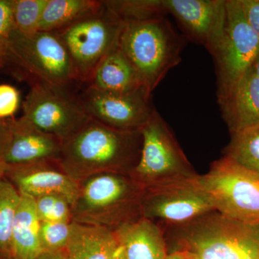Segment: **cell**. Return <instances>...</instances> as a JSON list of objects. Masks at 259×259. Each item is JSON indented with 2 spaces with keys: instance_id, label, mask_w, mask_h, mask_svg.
<instances>
[{
  "instance_id": "obj_1",
  "label": "cell",
  "mask_w": 259,
  "mask_h": 259,
  "mask_svg": "<svg viewBox=\"0 0 259 259\" xmlns=\"http://www.w3.org/2000/svg\"><path fill=\"white\" fill-rule=\"evenodd\" d=\"M143 138L140 131H120L90 119L62 141L61 166L79 182L94 175H130L139 163Z\"/></svg>"
},
{
  "instance_id": "obj_2",
  "label": "cell",
  "mask_w": 259,
  "mask_h": 259,
  "mask_svg": "<svg viewBox=\"0 0 259 259\" xmlns=\"http://www.w3.org/2000/svg\"><path fill=\"white\" fill-rule=\"evenodd\" d=\"M162 228L167 247L187 259H259V223L240 222L214 211L183 226Z\"/></svg>"
},
{
  "instance_id": "obj_3",
  "label": "cell",
  "mask_w": 259,
  "mask_h": 259,
  "mask_svg": "<svg viewBox=\"0 0 259 259\" xmlns=\"http://www.w3.org/2000/svg\"><path fill=\"white\" fill-rule=\"evenodd\" d=\"M118 45L141 84L152 94L170 70L180 64L184 40L166 15L122 24Z\"/></svg>"
},
{
  "instance_id": "obj_4",
  "label": "cell",
  "mask_w": 259,
  "mask_h": 259,
  "mask_svg": "<svg viewBox=\"0 0 259 259\" xmlns=\"http://www.w3.org/2000/svg\"><path fill=\"white\" fill-rule=\"evenodd\" d=\"M144 191L129 175L105 173L79 182L71 206L72 222L115 231L139 219Z\"/></svg>"
},
{
  "instance_id": "obj_5",
  "label": "cell",
  "mask_w": 259,
  "mask_h": 259,
  "mask_svg": "<svg viewBox=\"0 0 259 259\" xmlns=\"http://www.w3.org/2000/svg\"><path fill=\"white\" fill-rule=\"evenodd\" d=\"M3 69L30 86L39 83L74 91L79 87L69 52L54 32L24 35L13 30Z\"/></svg>"
},
{
  "instance_id": "obj_6",
  "label": "cell",
  "mask_w": 259,
  "mask_h": 259,
  "mask_svg": "<svg viewBox=\"0 0 259 259\" xmlns=\"http://www.w3.org/2000/svg\"><path fill=\"white\" fill-rule=\"evenodd\" d=\"M141 131V156L129 176L141 190H153L198 178L199 175L156 109Z\"/></svg>"
},
{
  "instance_id": "obj_7",
  "label": "cell",
  "mask_w": 259,
  "mask_h": 259,
  "mask_svg": "<svg viewBox=\"0 0 259 259\" xmlns=\"http://www.w3.org/2000/svg\"><path fill=\"white\" fill-rule=\"evenodd\" d=\"M199 183L215 211L245 223H259V175L223 156L211 165Z\"/></svg>"
},
{
  "instance_id": "obj_8",
  "label": "cell",
  "mask_w": 259,
  "mask_h": 259,
  "mask_svg": "<svg viewBox=\"0 0 259 259\" xmlns=\"http://www.w3.org/2000/svg\"><path fill=\"white\" fill-rule=\"evenodd\" d=\"M122 22L105 8L66 28L54 32L67 49L75 79L83 85L118 41Z\"/></svg>"
},
{
  "instance_id": "obj_9",
  "label": "cell",
  "mask_w": 259,
  "mask_h": 259,
  "mask_svg": "<svg viewBox=\"0 0 259 259\" xmlns=\"http://www.w3.org/2000/svg\"><path fill=\"white\" fill-rule=\"evenodd\" d=\"M258 55V35L247 22L240 0H226L224 37L213 57L217 74L218 100L231 91Z\"/></svg>"
},
{
  "instance_id": "obj_10",
  "label": "cell",
  "mask_w": 259,
  "mask_h": 259,
  "mask_svg": "<svg viewBox=\"0 0 259 259\" xmlns=\"http://www.w3.org/2000/svg\"><path fill=\"white\" fill-rule=\"evenodd\" d=\"M76 91L32 85L23 103V116L39 129L64 141L91 119L78 101Z\"/></svg>"
},
{
  "instance_id": "obj_11",
  "label": "cell",
  "mask_w": 259,
  "mask_h": 259,
  "mask_svg": "<svg viewBox=\"0 0 259 259\" xmlns=\"http://www.w3.org/2000/svg\"><path fill=\"white\" fill-rule=\"evenodd\" d=\"M90 118L120 131H140L156 110L144 88L128 93H107L81 85L76 91Z\"/></svg>"
},
{
  "instance_id": "obj_12",
  "label": "cell",
  "mask_w": 259,
  "mask_h": 259,
  "mask_svg": "<svg viewBox=\"0 0 259 259\" xmlns=\"http://www.w3.org/2000/svg\"><path fill=\"white\" fill-rule=\"evenodd\" d=\"M199 178L144 191L141 216L161 227L183 226L215 211Z\"/></svg>"
},
{
  "instance_id": "obj_13",
  "label": "cell",
  "mask_w": 259,
  "mask_h": 259,
  "mask_svg": "<svg viewBox=\"0 0 259 259\" xmlns=\"http://www.w3.org/2000/svg\"><path fill=\"white\" fill-rule=\"evenodd\" d=\"M165 14L175 18L184 33L214 57L226 26V0H161Z\"/></svg>"
},
{
  "instance_id": "obj_14",
  "label": "cell",
  "mask_w": 259,
  "mask_h": 259,
  "mask_svg": "<svg viewBox=\"0 0 259 259\" xmlns=\"http://www.w3.org/2000/svg\"><path fill=\"white\" fill-rule=\"evenodd\" d=\"M4 178L19 193L35 199L47 194H61L73 205L79 183L65 171L59 161L7 164Z\"/></svg>"
},
{
  "instance_id": "obj_15",
  "label": "cell",
  "mask_w": 259,
  "mask_h": 259,
  "mask_svg": "<svg viewBox=\"0 0 259 259\" xmlns=\"http://www.w3.org/2000/svg\"><path fill=\"white\" fill-rule=\"evenodd\" d=\"M62 141L44 132L23 116L10 119V137L7 164L59 161Z\"/></svg>"
},
{
  "instance_id": "obj_16",
  "label": "cell",
  "mask_w": 259,
  "mask_h": 259,
  "mask_svg": "<svg viewBox=\"0 0 259 259\" xmlns=\"http://www.w3.org/2000/svg\"><path fill=\"white\" fill-rule=\"evenodd\" d=\"M218 103L231 134L259 125V79L252 66Z\"/></svg>"
},
{
  "instance_id": "obj_17",
  "label": "cell",
  "mask_w": 259,
  "mask_h": 259,
  "mask_svg": "<svg viewBox=\"0 0 259 259\" xmlns=\"http://www.w3.org/2000/svg\"><path fill=\"white\" fill-rule=\"evenodd\" d=\"M127 259H166L164 231L158 223L140 218L114 231Z\"/></svg>"
},
{
  "instance_id": "obj_18",
  "label": "cell",
  "mask_w": 259,
  "mask_h": 259,
  "mask_svg": "<svg viewBox=\"0 0 259 259\" xmlns=\"http://www.w3.org/2000/svg\"><path fill=\"white\" fill-rule=\"evenodd\" d=\"M83 86L117 93L144 88L131 61L119 47L118 41L97 66L90 81Z\"/></svg>"
},
{
  "instance_id": "obj_19",
  "label": "cell",
  "mask_w": 259,
  "mask_h": 259,
  "mask_svg": "<svg viewBox=\"0 0 259 259\" xmlns=\"http://www.w3.org/2000/svg\"><path fill=\"white\" fill-rule=\"evenodd\" d=\"M118 247L111 230L71 222L65 250L67 259H114Z\"/></svg>"
},
{
  "instance_id": "obj_20",
  "label": "cell",
  "mask_w": 259,
  "mask_h": 259,
  "mask_svg": "<svg viewBox=\"0 0 259 259\" xmlns=\"http://www.w3.org/2000/svg\"><path fill=\"white\" fill-rule=\"evenodd\" d=\"M40 228L35 199L21 194L12 232V255L15 259H37L44 253Z\"/></svg>"
},
{
  "instance_id": "obj_21",
  "label": "cell",
  "mask_w": 259,
  "mask_h": 259,
  "mask_svg": "<svg viewBox=\"0 0 259 259\" xmlns=\"http://www.w3.org/2000/svg\"><path fill=\"white\" fill-rule=\"evenodd\" d=\"M103 1L49 0L39 31L56 32L100 11Z\"/></svg>"
},
{
  "instance_id": "obj_22",
  "label": "cell",
  "mask_w": 259,
  "mask_h": 259,
  "mask_svg": "<svg viewBox=\"0 0 259 259\" xmlns=\"http://www.w3.org/2000/svg\"><path fill=\"white\" fill-rule=\"evenodd\" d=\"M225 157L259 175V125L231 134Z\"/></svg>"
},
{
  "instance_id": "obj_23",
  "label": "cell",
  "mask_w": 259,
  "mask_h": 259,
  "mask_svg": "<svg viewBox=\"0 0 259 259\" xmlns=\"http://www.w3.org/2000/svg\"><path fill=\"white\" fill-rule=\"evenodd\" d=\"M20 199L21 194L9 181L0 180V254L12 255V232Z\"/></svg>"
},
{
  "instance_id": "obj_24",
  "label": "cell",
  "mask_w": 259,
  "mask_h": 259,
  "mask_svg": "<svg viewBox=\"0 0 259 259\" xmlns=\"http://www.w3.org/2000/svg\"><path fill=\"white\" fill-rule=\"evenodd\" d=\"M105 8L122 23L166 15L161 0H106Z\"/></svg>"
},
{
  "instance_id": "obj_25",
  "label": "cell",
  "mask_w": 259,
  "mask_h": 259,
  "mask_svg": "<svg viewBox=\"0 0 259 259\" xmlns=\"http://www.w3.org/2000/svg\"><path fill=\"white\" fill-rule=\"evenodd\" d=\"M49 0H12L14 30L24 35L39 31L44 10Z\"/></svg>"
},
{
  "instance_id": "obj_26",
  "label": "cell",
  "mask_w": 259,
  "mask_h": 259,
  "mask_svg": "<svg viewBox=\"0 0 259 259\" xmlns=\"http://www.w3.org/2000/svg\"><path fill=\"white\" fill-rule=\"evenodd\" d=\"M40 222H72L71 204L61 194H47L35 199Z\"/></svg>"
},
{
  "instance_id": "obj_27",
  "label": "cell",
  "mask_w": 259,
  "mask_h": 259,
  "mask_svg": "<svg viewBox=\"0 0 259 259\" xmlns=\"http://www.w3.org/2000/svg\"><path fill=\"white\" fill-rule=\"evenodd\" d=\"M71 222H40V238L44 252L66 248Z\"/></svg>"
},
{
  "instance_id": "obj_28",
  "label": "cell",
  "mask_w": 259,
  "mask_h": 259,
  "mask_svg": "<svg viewBox=\"0 0 259 259\" xmlns=\"http://www.w3.org/2000/svg\"><path fill=\"white\" fill-rule=\"evenodd\" d=\"M14 30L12 0H0V68L4 66L10 37Z\"/></svg>"
},
{
  "instance_id": "obj_29",
  "label": "cell",
  "mask_w": 259,
  "mask_h": 259,
  "mask_svg": "<svg viewBox=\"0 0 259 259\" xmlns=\"http://www.w3.org/2000/svg\"><path fill=\"white\" fill-rule=\"evenodd\" d=\"M20 105L18 89L12 85L0 84V120L13 118Z\"/></svg>"
},
{
  "instance_id": "obj_30",
  "label": "cell",
  "mask_w": 259,
  "mask_h": 259,
  "mask_svg": "<svg viewBox=\"0 0 259 259\" xmlns=\"http://www.w3.org/2000/svg\"><path fill=\"white\" fill-rule=\"evenodd\" d=\"M10 137V119L0 120V180L6 169V152Z\"/></svg>"
},
{
  "instance_id": "obj_31",
  "label": "cell",
  "mask_w": 259,
  "mask_h": 259,
  "mask_svg": "<svg viewBox=\"0 0 259 259\" xmlns=\"http://www.w3.org/2000/svg\"><path fill=\"white\" fill-rule=\"evenodd\" d=\"M247 22L259 37V0H240Z\"/></svg>"
},
{
  "instance_id": "obj_32",
  "label": "cell",
  "mask_w": 259,
  "mask_h": 259,
  "mask_svg": "<svg viewBox=\"0 0 259 259\" xmlns=\"http://www.w3.org/2000/svg\"><path fill=\"white\" fill-rule=\"evenodd\" d=\"M37 259H67L66 250H56V251L44 252Z\"/></svg>"
},
{
  "instance_id": "obj_33",
  "label": "cell",
  "mask_w": 259,
  "mask_h": 259,
  "mask_svg": "<svg viewBox=\"0 0 259 259\" xmlns=\"http://www.w3.org/2000/svg\"><path fill=\"white\" fill-rule=\"evenodd\" d=\"M166 259H187V258L182 252L171 251L168 253Z\"/></svg>"
},
{
  "instance_id": "obj_34",
  "label": "cell",
  "mask_w": 259,
  "mask_h": 259,
  "mask_svg": "<svg viewBox=\"0 0 259 259\" xmlns=\"http://www.w3.org/2000/svg\"><path fill=\"white\" fill-rule=\"evenodd\" d=\"M114 259H127L125 253H124L123 249H122L120 245H119L118 248H117V251H116Z\"/></svg>"
},
{
  "instance_id": "obj_35",
  "label": "cell",
  "mask_w": 259,
  "mask_h": 259,
  "mask_svg": "<svg viewBox=\"0 0 259 259\" xmlns=\"http://www.w3.org/2000/svg\"><path fill=\"white\" fill-rule=\"evenodd\" d=\"M252 68H253V71H254L257 77L259 79V55L256 58V59H255L254 63H253Z\"/></svg>"
},
{
  "instance_id": "obj_36",
  "label": "cell",
  "mask_w": 259,
  "mask_h": 259,
  "mask_svg": "<svg viewBox=\"0 0 259 259\" xmlns=\"http://www.w3.org/2000/svg\"><path fill=\"white\" fill-rule=\"evenodd\" d=\"M0 259H15L12 255L0 254Z\"/></svg>"
}]
</instances>
